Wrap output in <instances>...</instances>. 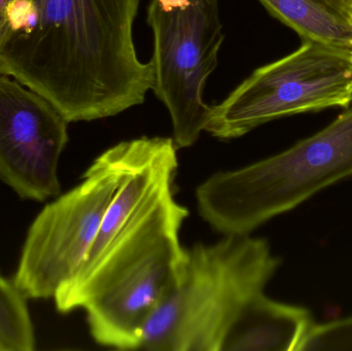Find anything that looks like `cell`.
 <instances>
[{
	"instance_id": "1",
	"label": "cell",
	"mask_w": 352,
	"mask_h": 351,
	"mask_svg": "<svg viewBox=\"0 0 352 351\" xmlns=\"http://www.w3.org/2000/svg\"><path fill=\"white\" fill-rule=\"evenodd\" d=\"M173 138L128 141L123 179L76 275L54 297L60 313L84 308L97 343L138 350L151 313L182 276L179 230L188 210L176 201Z\"/></svg>"
},
{
	"instance_id": "2",
	"label": "cell",
	"mask_w": 352,
	"mask_h": 351,
	"mask_svg": "<svg viewBox=\"0 0 352 351\" xmlns=\"http://www.w3.org/2000/svg\"><path fill=\"white\" fill-rule=\"evenodd\" d=\"M138 6L140 0H14L0 73L43 96L68 123L142 104L155 76L134 43Z\"/></svg>"
},
{
	"instance_id": "3",
	"label": "cell",
	"mask_w": 352,
	"mask_h": 351,
	"mask_svg": "<svg viewBox=\"0 0 352 351\" xmlns=\"http://www.w3.org/2000/svg\"><path fill=\"white\" fill-rule=\"evenodd\" d=\"M279 265L267 240L250 234L186 249L182 276L144 323L140 348L298 351L314 321L305 307L265 294Z\"/></svg>"
},
{
	"instance_id": "4",
	"label": "cell",
	"mask_w": 352,
	"mask_h": 351,
	"mask_svg": "<svg viewBox=\"0 0 352 351\" xmlns=\"http://www.w3.org/2000/svg\"><path fill=\"white\" fill-rule=\"evenodd\" d=\"M352 177V103L330 125L274 156L199 185L200 216L225 235L250 234Z\"/></svg>"
},
{
	"instance_id": "5",
	"label": "cell",
	"mask_w": 352,
	"mask_h": 351,
	"mask_svg": "<svg viewBox=\"0 0 352 351\" xmlns=\"http://www.w3.org/2000/svg\"><path fill=\"white\" fill-rule=\"evenodd\" d=\"M352 103V49L303 41L293 53L256 68L221 103L205 131L242 137L269 122Z\"/></svg>"
},
{
	"instance_id": "6",
	"label": "cell",
	"mask_w": 352,
	"mask_h": 351,
	"mask_svg": "<svg viewBox=\"0 0 352 351\" xmlns=\"http://www.w3.org/2000/svg\"><path fill=\"white\" fill-rule=\"evenodd\" d=\"M127 155L128 141L105 150L80 185L60 194L37 214L12 278L27 300L54 298L76 275L123 179Z\"/></svg>"
},
{
	"instance_id": "7",
	"label": "cell",
	"mask_w": 352,
	"mask_h": 351,
	"mask_svg": "<svg viewBox=\"0 0 352 351\" xmlns=\"http://www.w3.org/2000/svg\"><path fill=\"white\" fill-rule=\"evenodd\" d=\"M146 21L154 36L153 91L170 115L176 146L188 148L205 131L210 113L203 93L226 37L219 0L167 8L151 0Z\"/></svg>"
},
{
	"instance_id": "8",
	"label": "cell",
	"mask_w": 352,
	"mask_h": 351,
	"mask_svg": "<svg viewBox=\"0 0 352 351\" xmlns=\"http://www.w3.org/2000/svg\"><path fill=\"white\" fill-rule=\"evenodd\" d=\"M68 122L43 96L0 73V181L21 199L61 194L60 157Z\"/></svg>"
},
{
	"instance_id": "9",
	"label": "cell",
	"mask_w": 352,
	"mask_h": 351,
	"mask_svg": "<svg viewBox=\"0 0 352 351\" xmlns=\"http://www.w3.org/2000/svg\"><path fill=\"white\" fill-rule=\"evenodd\" d=\"M303 41L352 49V16L344 0H258Z\"/></svg>"
},
{
	"instance_id": "10",
	"label": "cell",
	"mask_w": 352,
	"mask_h": 351,
	"mask_svg": "<svg viewBox=\"0 0 352 351\" xmlns=\"http://www.w3.org/2000/svg\"><path fill=\"white\" fill-rule=\"evenodd\" d=\"M35 344L26 297L0 274V351H32Z\"/></svg>"
},
{
	"instance_id": "11",
	"label": "cell",
	"mask_w": 352,
	"mask_h": 351,
	"mask_svg": "<svg viewBox=\"0 0 352 351\" xmlns=\"http://www.w3.org/2000/svg\"><path fill=\"white\" fill-rule=\"evenodd\" d=\"M352 350V317L312 324L298 351Z\"/></svg>"
},
{
	"instance_id": "12",
	"label": "cell",
	"mask_w": 352,
	"mask_h": 351,
	"mask_svg": "<svg viewBox=\"0 0 352 351\" xmlns=\"http://www.w3.org/2000/svg\"><path fill=\"white\" fill-rule=\"evenodd\" d=\"M14 0H0V41L8 28V8Z\"/></svg>"
},
{
	"instance_id": "13",
	"label": "cell",
	"mask_w": 352,
	"mask_h": 351,
	"mask_svg": "<svg viewBox=\"0 0 352 351\" xmlns=\"http://www.w3.org/2000/svg\"><path fill=\"white\" fill-rule=\"evenodd\" d=\"M346 3L347 8H349V12H351L352 16V0H344Z\"/></svg>"
}]
</instances>
